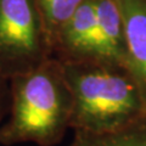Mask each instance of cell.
Listing matches in <instances>:
<instances>
[{
  "mask_svg": "<svg viewBox=\"0 0 146 146\" xmlns=\"http://www.w3.org/2000/svg\"><path fill=\"white\" fill-rule=\"evenodd\" d=\"M61 63L73 100L71 129L106 133L146 118V100L127 65L105 57Z\"/></svg>",
  "mask_w": 146,
  "mask_h": 146,
  "instance_id": "obj_1",
  "label": "cell"
},
{
  "mask_svg": "<svg viewBox=\"0 0 146 146\" xmlns=\"http://www.w3.org/2000/svg\"><path fill=\"white\" fill-rule=\"evenodd\" d=\"M10 116L0 144L54 146L71 129L73 100L61 61L55 56L9 79Z\"/></svg>",
  "mask_w": 146,
  "mask_h": 146,
  "instance_id": "obj_2",
  "label": "cell"
},
{
  "mask_svg": "<svg viewBox=\"0 0 146 146\" xmlns=\"http://www.w3.org/2000/svg\"><path fill=\"white\" fill-rule=\"evenodd\" d=\"M51 56L35 0H0V76L9 80Z\"/></svg>",
  "mask_w": 146,
  "mask_h": 146,
  "instance_id": "obj_3",
  "label": "cell"
},
{
  "mask_svg": "<svg viewBox=\"0 0 146 146\" xmlns=\"http://www.w3.org/2000/svg\"><path fill=\"white\" fill-rule=\"evenodd\" d=\"M52 56L60 61L102 57L93 0H84L62 27L54 44Z\"/></svg>",
  "mask_w": 146,
  "mask_h": 146,
  "instance_id": "obj_4",
  "label": "cell"
},
{
  "mask_svg": "<svg viewBox=\"0 0 146 146\" xmlns=\"http://www.w3.org/2000/svg\"><path fill=\"white\" fill-rule=\"evenodd\" d=\"M124 20L127 65L146 100V0H116Z\"/></svg>",
  "mask_w": 146,
  "mask_h": 146,
  "instance_id": "obj_5",
  "label": "cell"
},
{
  "mask_svg": "<svg viewBox=\"0 0 146 146\" xmlns=\"http://www.w3.org/2000/svg\"><path fill=\"white\" fill-rule=\"evenodd\" d=\"M93 3L96 11V31L102 57L127 65L125 27L117 1L93 0Z\"/></svg>",
  "mask_w": 146,
  "mask_h": 146,
  "instance_id": "obj_6",
  "label": "cell"
},
{
  "mask_svg": "<svg viewBox=\"0 0 146 146\" xmlns=\"http://www.w3.org/2000/svg\"><path fill=\"white\" fill-rule=\"evenodd\" d=\"M68 146H146V118L106 133L76 130Z\"/></svg>",
  "mask_w": 146,
  "mask_h": 146,
  "instance_id": "obj_7",
  "label": "cell"
},
{
  "mask_svg": "<svg viewBox=\"0 0 146 146\" xmlns=\"http://www.w3.org/2000/svg\"><path fill=\"white\" fill-rule=\"evenodd\" d=\"M42 15L45 29L49 35L50 44H54L57 35L70 20L74 11L84 0H35Z\"/></svg>",
  "mask_w": 146,
  "mask_h": 146,
  "instance_id": "obj_8",
  "label": "cell"
},
{
  "mask_svg": "<svg viewBox=\"0 0 146 146\" xmlns=\"http://www.w3.org/2000/svg\"><path fill=\"white\" fill-rule=\"evenodd\" d=\"M7 101H10V86L9 80L0 76V119L6 108Z\"/></svg>",
  "mask_w": 146,
  "mask_h": 146,
  "instance_id": "obj_9",
  "label": "cell"
}]
</instances>
